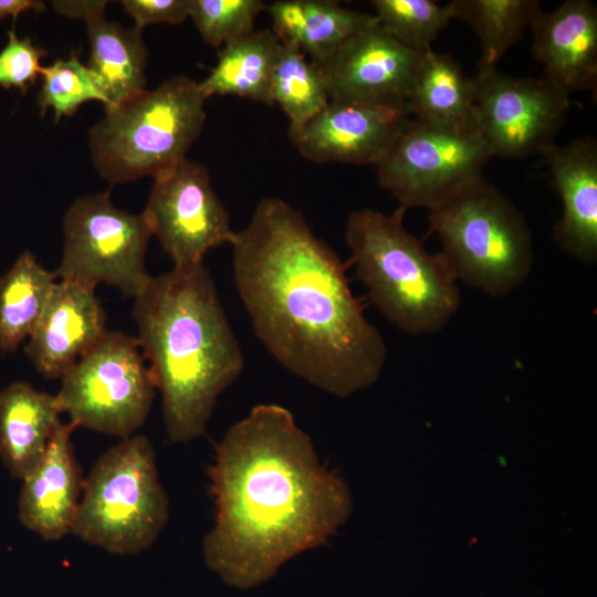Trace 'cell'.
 I'll use <instances>...</instances> for the list:
<instances>
[{
  "label": "cell",
  "instance_id": "cell-25",
  "mask_svg": "<svg viewBox=\"0 0 597 597\" xmlns=\"http://www.w3.org/2000/svg\"><path fill=\"white\" fill-rule=\"evenodd\" d=\"M270 97L289 118V136L304 125L329 102L326 84L318 67L295 45L282 44L275 62Z\"/></svg>",
  "mask_w": 597,
  "mask_h": 597
},
{
  "label": "cell",
  "instance_id": "cell-27",
  "mask_svg": "<svg viewBox=\"0 0 597 597\" xmlns=\"http://www.w3.org/2000/svg\"><path fill=\"white\" fill-rule=\"evenodd\" d=\"M306 24L301 50L316 63L350 36L378 22L373 14L354 11L332 0H305Z\"/></svg>",
  "mask_w": 597,
  "mask_h": 597
},
{
  "label": "cell",
  "instance_id": "cell-14",
  "mask_svg": "<svg viewBox=\"0 0 597 597\" xmlns=\"http://www.w3.org/2000/svg\"><path fill=\"white\" fill-rule=\"evenodd\" d=\"M409 119L405 106L329 101L290 139L316 164L376 166Z\"/></svg>",
  "mask_w": 597,
  "mask_h": 597
},
{
  "label": "cell",
  "instance_id": "cell-34",
  "mask_svg": "<svg viewBox=\"0 0 597 597\" xmlns=\"http://www.w3.org/2000/svg\"><path fill=\"white\" fill-rule=\"evenodd\" d=\"M45 3L40 0H0V22L9 17L14 20L25 12H43Z\"/></svg>",
  "mask_w": 597,
  "mask_h": 597
},
{
  "label": "cell",
  "instance_id": "cell-3",
  "mask_svg": "<svg viewBox=\"0 0 597 597\" xmlns=\"http://www.w3.org/2000/svg\"><path fill=\"white\" fill-rule=\"evenodd\" d=\"M137 341L163 399L170 442L206 432L219 396L240 376L244 356L205 268L150 276L134 297Z\"/></svg>",
  "mask_w": 597,
  "mask_h": 597
},
{
  "label": "cell",
  "instance_id": "cell-18",
  "mask_svg": "<svg viewBox=\"0 0 597 597\" xmlns=\"http://www.w3.org/2000/svg\"><path fill=\"white\" fill-rule=\"evenodd\" d=\"M562 202L554 227L558 247L584 264L597 261V143L591 137L547 147L541 154Z\"/></svg>",
  "mask_w": 597,
  "mask_h": 597
},
{
  "label": "cell",
  "instance_id": "cell-19",
  "mask_svg": "<svg viewBox=\"0 0 597 597\" xmlns=\"http://www.w3.org/2000/svg\"><path fill=\"white\" fill-rule=\"evenodd\" d=\"M63 413L56 395L14 381L0 391V459L23 480L42 458Z\"/></svg>",
  "mask_w": 597,
  "mask_h": 597
},
{
  "label": "cell",
  "instance_id": "cell-24",
  "mask_svg": "<svg viewBox=\"0 0 597 597\" xmlns=\"http://www.w3.org/2000/svg\"><path fill=\"white\" fill-rule=\"evenodd\" d=\"M451 19L467 22L481 42L478 69L496 67L542 11L537 0H453Z\"/></svg>",
  "mask_w": 597,
  "mask_h": 597
},
{
  "label": "cell",
  "instance_id": "cell-22",
  "mask_svg": "<svg viewBox=\"0 0 597 597\" xmlns=\"http://www.w3.org/2000/svg\"><path fill=\"white\" fill-rule=\"evenodd\" d=\"M282 43L271 30H253L221 48L214 67L198 82L207 100L234 95L272 105L270 85Z\"/></svg>",
  "mask_w": 597,
  "mask_h": 597
},
{
  "label": "cell",
  "instance_id": "cell-23",
  "mask_svg": "<svg viewBox=\"0 0 597 597\" xmlns=\"http://www.w3.org/2000/svg\"><path fill=\"white\" fill-rule=\"evenodd\" d=\"M54 272L22 252L0 277V350L15 352L38 324L53 287Z\"/></svg>",
  "mask_w": 597,
  "mask_h": 597
},
{
  "label": "cell",
  "instance_id": "cell-17",
  "mask_svg": "<svg viewBox=\"0 0 597 597\" xmlns=\"http://www.w3.org/2000/svg\"><path fill=\"white\" fill-rule=\"evenodd\" d=\"M532 52L544 77L566 92H596L597 8L587 0H566L533 21Z\"/></svg>",
  "mask_w": 597,
  "mask_h": 597
},
{
  "label": "cell",
  "instance_id": "cell-15",
  "mask_svg": "<svg viewBox=\"0 0 597 597\" xmlns=\"http://www.w3.org/2000/svg\"><path fill=\"white\" fill-rule=\"evenodd\" d=\"M106 331L95 290L57 280L24 350L45 378L61 379Z\"/></svg>",
  "mask_w": 597,
  "mask_h": 597
},
{
  "label": "cell",
  "instance_id": "cell-7",
  "mask_svg": "<svg viewBox=\"0 0 597 597\" xmlns=\"http://www.w3.org/2000/svg\"><path fill=\"white\" fill-rule=\"evenodd\" d=\"M169 519L156 454L145 436H130L106 450L84 479L71 534L116 555L149 548Z\"/></svg>",
  "mask_w": 597,
  "mask_h": 597
},
{
  "label": "cell",
  "instance_id": "cell-11",
  "mask_svg": "<svg viewBox=\"0 0 597 597\" xmlns=\"http://www.w3.org/2000/svg\"><path fill=\"white\" fill-rule=\"evenodd\" d=\"M476 128L491 157L523 158L554 144L569 95L544 76L514 77L496 67L472 76Z\"/></svg>",
  "mask_w": 597,
  "mask_h": 597
},
{
  "label": "cell",
  "instance_id": "cell-1",
  "mask_svg": "<svg viewBox=\"0 0 597 597\" xmlns=\"http://www.w3.org/2000/svg\"><path fill=\"white\" fill-rule=\"evenodd\" d=\"M233 277L259 341L286 370L333 396L379 378L387 346L346 265L280 198L261 199L231 242Z\"/></svg>",
  "mask_w": 597,
  "mask_h": 597
},
{
  "label": "cell",
  "instance_id": "cell-2",
  "mask_svg": "<svg viewBox=\"0 0 597 597\" xmlns=\"http://www.w3.org/2000/svg\"><path fill=\"white\" fill-rule=\"evenodd\" d=\"M214 522L202 549L228 584L254 586L325 544L347 521L345 481L318 460L290 410L253 407L216 446L209 469Z\"/></svg>",
  "mask_w": 597,
  "mask_h": 597
},
{
  "label": "cell",
  "instance_id": "cell-28",
  "mask_svg": "<svg viewBox=\"0 0 597 597\" xmlns=\"http://www.w3.org/2000/svg\"><path fill=\"white\" fill-rule=\"evenodd\" d=\"M42 86L38 95V104L44 116L52 108L55 122L62 116H71L87 102L97 101L104 106L106 100L97 87L86 65L76 54L57 59L49 65L40 67Z\"/></svg>",
  "mask_w": 597,
  "mask_h": 597
},
{
  "label": "cell",
  "instance_id": "cell-13",
  "mask_svg": "<svg viewBox=\"0 0 597 597\" xmlns=\"http://www.w3.org/2000/svg\"><path fill=\"white\" fill-rule=\"evenodd\" d=\"M421 55L377 22L312 63L324 77L329 101L405 106Z\"/></svg>",
  "mask_w": 597,
  "mask_h": 597
},
{
  "label": "cell",
  "instance_id": "cell-20",
  "mask_svg": "<svg viewBox=\"0 0 597 597\" xmlns=\"http://www.w3.org/2000/svg\"><path fill=\"white\" fill-rule=\"evenodd\" d=\"M90 43L87 69L104 95L105 111L146 91L148 49L142 30L124 28L104 14L85 21Z\"/></svg>",
  "mask_w": 597,
  "mask_h": 597
},
{
  "label": "cell",
  "instance_id": "cell-29",
  "mask_svg": "<svg viewBox=\"0 0 597 597\" xmlns=\"http://www.w3.org/2000/svg\"><path fill=\"white\" fill-rule=\"evenodd\" d=\"M261 0H191L189 18L211 46L222 48L254 30Z\"/></svg>",
  "mask_w": 597,
  "mask_h": 597
},
{
  "label": "cell",
  "instance_id": "cell-31",
  "mask_svg": "<svg viewBox=\"0 0 597 597\" xmlns=\"http://www.w3.org/2000/svg\"><path fill=\"white\" fill-rule=\"evenodd\" d=\"M124 10L134 19V27L165 23L180 24L189 18L191 0H123Z\"/></svg>",
  "mask_w": 597,
  "mask_h": 597
},
{
  "label": "cell",
  "instance_id": "cell-6",
  "mask_svg": "<svg viewBox=\"0 0 597 597\" xmlns=\"http://www.w3.org/2000/svg\"><path fill=\"white\" fill-rule=\"evenodd\" d=\"M429 229L458 282L500 297L521 286L534 261L532 233L513 202L480 178L429 210Z\"/></svg>",
  "mask_w": 597,
  "mask_h": 597
},
{
  "label": "cell",
  "instance_id": "cell-12",
  "mask_svg": "<svg viewBox=\"0 0 597 597\" xmlns=\"http://www.w3.org/2000/svg\"><path fill=\"white\" fill-rule=\"evenodd\" d=\"M143 213L176 269L203 264L205 255L234 237L208 168L185 159L153 178Z\"/></svg>",
  "mask_w": 597,
  "mask_h": 597
},
{
  "label": "cell",
  "instance_id": "cell-30",
  "mask_svg": "<svg viewBox=\"0 0 597 597\" xmlns=\"http://www.w3.org/2000/svg\"><path fill=\"white\" fill-rule=\"evenodd\" d=\"M48 54L30 36L20 38L15 29L8 31L7 44L0 51V87L17 88L25 94L40 72V61Z\"/></svg>",
  "mask_w": 597,
  "mask_h": 597
},
{
  "label": "cell",
  "instance_id": "cell-8",
  "mask_svg": "<svg viewBox=\"0 0 597 597\" xmlns=\"http://www.w3.org/2000/svg\"><path fill=\"white\" fill-rule=\"evenodd\" d=\"M155 388L137 338L106 331L61 378L56 397L75 428L124 439L145 422Z\"/></svg>",
  "mask_w": 597,
  "mask_h": 597
},
{
  "label": "cell",
  "instance_id": "cell-16",
  "mask_svg": "<svg viewBox=\"0 0 597 597\" xmlns=\"http://www.w3.org/2000/svg\"><path fill=\"white\" fill-rule=\"evenodd\" d=\"M74 429L61 421L38 464L21 480L19 521L44 541L71 533L80 504L84 479L71 439Z\"/></svg>",
  "mask_w": 597,
  "mask_h": 597
},
{
  "label": "cell",
  "instance_id": "cell-26",
  "mask_svg": "<svg viewBox=\"0 0 597 597\" xmlns=\"http://www.w3.org/2000/svg\"><path fill=\"white\" fill-rule=\"evenodd\" d=\"M380 27L405 46L423 53L452 20L448 6L432 0H374Z\"/></svg>",
  "mask_w": 597,
  "mask_h": 597
},
{
  "label": "cell",
  "instance_id": "cell-33",
  "mask_svg": "<svg viewBox=\"0 0 597 597\" xmlns=\"http://www.w3.org/2000/svg\"><path fill=\"white\" fill-rule=\"evenodd\" d=\"M106 3L107 1H52L53 8L60 14L84 21L104 14Z\"/></svg>",
  "mask_w": 597,
  "mask_h": 597
},
{
  "label": "cell",
  "instance_id": "cell-32",
  "mask_svg": "<svg viewBox=\"0 0 597 597\" xmlns=\"http://www.w3.org/2000/svg\"><path fill=\"white\" fill-rule=\"evenodd\" d=\"M273 23V33L284 45L301 43L306 24L305 0H277L265 6Z\"/></svg>",
  "mask_w": 597,
  "mask_h": 597
},
{
  "label": "cell",
  "instance_id": "cell-5",
  "mask_svg": "<svg viewBox=\"0 0 597 597\" xmlns=\"http://www.w3.org/2000/svg\"><path fill=\"white\" fill-rule=\"evenodd\" d=\"M198 82L177 75L144 91L88 132L97 172L111 185L156 177L185 160L206 122Z\"/></svg>",
  "mask_w": 597,
  "mask_h": 597
},
{
  "label": "cell",
  "instance_id": "cell-9",
  "mask_svg": "<svg viewBox=\"0 0 597 597\" xmlns=\"http://www.w3.org/2000/svg\"><path fill=\"white\" fill-rule=\"evenodd\" d=\"M63 237L57 280L92 290L105 283L134 298L151 276L146 270L153 237L148 221L143 212L117 208L109 190L76 199L64 216Z\"/></svg>",
  "mask_w": 597,
  "mask_h": 597
},
{
  "label": "cell",
  "instance_id": "cell-10",
  "mask_svg": "<svg viewBox=\"0 0 597 597\" xmlns=\"http://www.w3.org/2000/svg\"><path fill=\"white\" fill-rule=\"evenodd\" d=\"M490 158L478 129H455L412 118L376 165L377 179L406 210H430L482 178Z\"/></svg>",
  "mask_w": 597,
  "mask_h": 597
},
{
  "label": "cell",
  "instance_id": "cell-21",
  "mask_svg": "<svg viewBox=\"0 0 597 597\" xmlns=\"http://www.w3.org/2000/svg\"><path fill=\"white\" fill-rule=\"evenodd\" d=\"M405 106L423 123L478 129L472 77L452 56L433 49L422 53Z\"/></svg>",
  "mask_w": 597,
  "mask_h": 597
},
{
  "label": "cell",
  "instance_id": "cell-4",
  "mask_svg": "<svg viewBox=\"0 0 597 597\" xmlns=\"http://www.w3.org/2000/svg\"><path fill=\"white\" fill-rule=\"evenodd\" d=\"M406 209H360L347 218L345 240L358 281L375 307L406 334L441 331L461 304L443 256L428 251L404 226Z\"/></svg>",
  "mask_w": 597,
  "mask_h": 597
}]
</instances>
